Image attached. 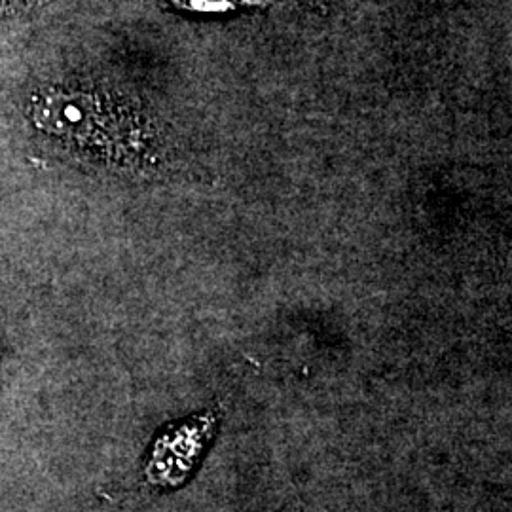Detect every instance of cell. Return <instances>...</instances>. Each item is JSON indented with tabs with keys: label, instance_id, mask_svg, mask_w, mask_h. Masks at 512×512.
<instances>
[{
	"label": "cell",
	"instance_id": "3",
	"mask_svg": "<svg viewBox=\"0 0 512 512\" xmlns=\"http://www.w3.org/2000/svg\"><path fill=\"white\" fill-rule=\"evenodd\" d=\"M169 2H173L181 10L202 14V16H224L245 8H266L274 4V0H169Z\"/></svg>",
	"mask_w": 512,
	"mask_h": 512
},
{
	"label": "cell",
	"instance_id": "2",
	"mask_svg": "<svg viewBox=\"0 0 512 512\" xmlns=\"http://www.w3.org/2000/svg\"><path fill=\"white\" fill-rule=\"evenodd\" d=\"M213 429L215 416L203 414L165 431L164 437H160L154 446L150 475L164 476L165 480L184 476L202 454L207 440L213 435Z\"/></svg>",
	"mask_w": 512,
	"mask_h": 512
},
{
	"label": "cell",
	"instance_id": "1",
	"mask_svg": "<svg viewBox=\"0 0 512 512\" xmlns=\"http://www.w3.org/2000/svg\"><path fill=\"white\" fill-rule=\"evenodd\" d=\"M33 122L59 141L110 162H128L145 147L133 114L99 93L44 92L35 99Z\"/></svg>",
	"mask_w": 512,
	"mask_h": 512
}]
</instances>
